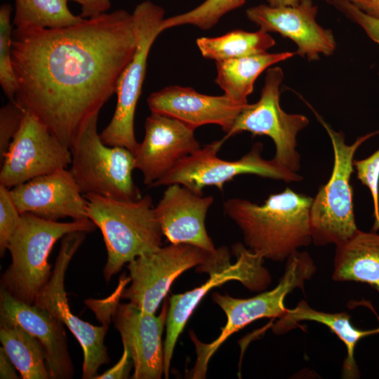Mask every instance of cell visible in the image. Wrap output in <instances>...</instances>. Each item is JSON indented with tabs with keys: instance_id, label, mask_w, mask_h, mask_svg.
<instances>
[{
	"instance_id": "cell-1",
	"label": "cell",
	"mask_w": 379,
	"mask_h": 379,
	"mask_svg": "<svg viewBox=\"0 0 379 379\" xmlns=\"http://www.w3.org/2000/svg\"><path fill=\"white\" fill-rule=\"evenodd\" d=\"M137 43L123 9L61 28H14L15 100L69 148L116 93Z\"/></svg>"
},
{
	"instance_id": "cell-2",
	"label": "cell",
	"mask_w": 379,
	"mask_h": 379,
	"mask_svg": "<svg viewBox=\"0 0 379 379\" xmlns=\"http://www.w3.org/2000/svg\"><path fill=\"white\" fill-rule=\"evenodd\" d=\"M313 198L286 187L263 204L232 198L225 213L238 225L246 245L266 259L284 261L312 241L310 208Z\"/></svg>"
},
{
	"instance_id": "cell-3",
	"label": "cell",
	"mask_w": 379,
	"mask_h": 379,
	"mask_svg": "<svg viewBox=\"0 0 379 379\" xmlns=\"http://www.w3.org/2000/svg\"><path fill=\"white\" fill-rule=\"evenodd\" d=\"M84 196L88 217L101 231L105 244L107 260L103 276L107 281L126 263L162 246L163 233L149 195L137 201Z\"/></svg>"
},
{
	"instance_id": "cell-4",
	"label": "cell",
	"mask_w": 379,
	"mask_h": 379,
	"mask_svg": "<svg viewBox=\"0 0 379 379\" xmlns=\"http://www.w3.org/2000/svg\"><path fill=\"white\" fill-rule=\"evenodd\" d=\"M95 228L90 219L61 222L22 213L19 226L8 246L12 261L1 275V287L17 299L34 304L37 295L51 277L48 260L56 241L67 234L90 232Z\"/></svg>"
},
{
	"instance_id": "cell-5",
	"label": "cell",
	"mask_w": 379,
	"mask_h": 379,
	"mask_svg": "<svg viewBox=\"0 0 379 379\" xmlns=\"http://www.w3.org/2000/svg\"><path fill=\"white\" fill-rule=\"evenodd\" d=\"M327 131L333 150V166L328 182L313 198L310 208L312 242L317 246L340 244L359 230L354 212L353 190L350 178L354 172V157L357 149L379 131L360 136L352 144L345 142L342 131H334L314 112Z\"/></svg>"
},
{
	"instance_id": "cell-6",
	"label": "cell",
	"mask_w": 379,
	"mask_h": 379,
	"mask_svg": "<svg viewBox=\"0 0 379 379\" xmlns=\"http://www.w3.org/2000/svg\"><path fill=\"white\" fill-rule=\"evenodd\" d=\"M316 271L314 261L306 251H296L286 260L285 272L272 290L249 298H235L213 293V300L227 316V323L218 337L210 343L199 340L194 333L190 337L196 347L197 360L192 378H204L209 360L219 347L233 333L261 318H281L286 311L284 299L295 288L304 289L305 281Z\"/></svg>"
},
{
	"instance_id": "cell-7",
	"label": "cell",
	"mask_w": 379,
	"mask_h": 379,
	"mask_svg": "<svg viewBox=\"0 0 379 379\" xmlns=\"http://www.w3.org/2000/svg\"><path fill=\"white\" fill-rule=\"evenodd\" d=\"M230 258L225 246L213 253L185 244L161 246L128 262L131 285L123 291L121 297L145 312L155 314L172 284L182 272L197 266V271L211 274L230 264Z\"/></svg>"
},
{
	"instance_id": "cell-8",
	"label": "cell",
	"mask_w": 379,
	"mask_h": 379,
	"mask_svg": "<svg viewBox=\"0 0 379 379\" xmlns=\"http://www.w3.org/2000/svg\"><path fill=\"white\" fill-rule=\"evenodd\" d=\"M95 117L69 147L70 172L84 195L96 194L121 201L142 196L133 180L135 157L129 149L105 145Z\"/></svg>"
},
{
	"instance_id": "cell-9",
	"label": "cell",
	"mask_w": 379,
	"mask_h": 379,
	"mask_svg": "<svg viewBox=\"0 0 379 379\" xmlns=\"http://www.w3.org/2000/svg\"><path fill=\"white\" fill-rule=\"evenodd\" d=\"M224 142L222 138L215 140L183 158L150 187L179 184L203 195L204 187L214 186L222 191L226 182L242 174H253L286 182L303 179L298 173L279 165L273 159H263L261 142L255 143L238 160L221 159L217 154Z\"/></svg>"
},
{
	"instance_id": "cell-10",
	"label": "cell",
	"mask_w": 379,
	"mask_h": 379,
	"mask_svg": "<svg viewBox=\"0 0 379 379\" xmlns=\"http://www.w3.org/2000/svg\"><path fill=\"white\" fill-rule=\"evenodd\" d=\"M164 13L162 7L150 1L140 3L132 13L138 30L136 49L119 78L117 102L112 118L100 133L105 145L125 147L133 154L139 145L134 131L135 112L145 77L149 51L163 32Z\"/></svg>"
},
{
	"instance_id": "cell-11",
	"label": "cell",
	"mask_w": 379,
	"mask_h": 379,
	"mask_svg": "<svg viewBox=\"0 0 379 379\" xmlns=\"http://www.w3.org/2000/svg\"><path fill=\"white\" fill-rule=\"evenodd\" d=\"M283 79L281 67L267 69L260 99L244 108L222 139L225 141L242 132L267 135L275 145L273 159L298 173L300 156L297 150V135L309 124V119L302 114H288L281 107L280 86Z\"/></svg>"
},
{
	"instance_id": "cell-12",
	"label": "cell",
	"mask_w": 379,
	"mask_h": 379,
	"mask_svg": "<svg viewBox=\"0 0 379 379\" xmlns=\"http://www.w3.org/2000/svg\"><path fill=\"white\" fill-rule=\"evenodd\" d=\"M86 233L74 232L62 237L53 272L47 284L37 295L34 304L50 312L73 333L84 352L82 378L94 379L99 368L109 361L104 344L108 326H93L72 314L65 290V272Z\"/></svg>"
},
{
	"instance_id": "cell-13",
	"label": "cell",
	"mask_w": 379,
	"mask_h": 379,
	"mask_svg": "<svg viewBox=\"0 0 379 379\" xmlns=\"http://www.w3.org/2000/svg\"><path fill=\"white\" fill-rule=\"evenodd\" d=\"M232 250L237 258L234 264L230 263L211 273L207 281L200 286L170 298L164 347L166 378H168L171 361L179 335L194 309L210 290L229 281H238L252 291H264L270 284L271 276L263 265V257L241 243L234 244Z\"/></svg>"
},
{
	"instance_id": "cell-14",
	"label": "cell",
	"mask_w": 379,
	"mask_h": 379,
	"mask_svg": "<svg viewBox=\"0 0 379 379\" xmlns=\"http://www.w3.org/2000/svg\"><path fill=\"white\" fill-rule=\"evenodd\" d=\"M0 185L11 189L70 165L72 155L47 127L26 111L20 129L1 160Z\"/></svg>"
},
{
	"instance_id": "cell-15",
	"label": "cell",
	"mask_w": 379,
	"mask_h": 379,
	"mask_svg": "<svg viewBox=\"0 0 379 379\" xmlns=\"http://www.w3.org/2000/svg\"><path fill=\"white\" fill-rule=\"evenodd\" d=\"M169 303L165 300L158 316L141 310L135 305L117 302L112 312L114 327L134 366L133 379H159L164 369L161 337Z\"/></svg>"
},
{
	"instance_id": "cell-16",
	"label": "cell",
	"mask_w": 379,
	"mask_h": 379,
	"mask_svg": "<svg viewBox=\"0 0 379 379\" xmlns=\"http://www.w3.org/2000/svg\"><path fill=\"white\" fill-rule=\"evenodd\" d=\"M317 6L312 0H300L294 6L273 7L260 4L246 11L248 19L266 32H277L297 46L296 54L317 60L331 55L336 48L334 36L316 21Z\"/></svg>"
},
{
	"instance_id": "cell-17",
	"label": "cell",
	"mask_w": 379,
	"mask_h": 379,
	"mask_svg": "<svg viewBox=\"0 0 379 379\" xmlns=\"http://www.w3.org/2000/svg\"><path fill=\"white\" fill-rule=\"evenodd\" d=\"M194 130L166 115L152 113L145 122V136L134 154L135 167L149 187L183 158L199 149Z\"/></svg>"
},
{
	"instance_id": "cell-18",
	"label": "cell",
	"mask_w": 379,
	"mask_h": 379,
	"mask_svg": "<svg viewBox=\"0 0 379 379\" xmlns=\"http://www.w3.org/2000/svg\"><path fill=\"white\" fill-rule=\"evenodd\" d=\"M20 213L58 221L67 217L86 220L88 201L69 170L62 168L11 189Z\"/></svg>"
},
{
	"instance_id": "cell-19",
	"label": "cell",
	"mask_w": 379,
	"mask_h": 379,
	"mask_svg": "<svg viewBox=\"0 0 379 379\" xmlns=\"http://www.w3.org/2000/svg\"><path fill=\"white\" fill-rule=\"evenodd\" d=\"M15 324L34 336L46 351V367L51 379H69L74 366L68 351L65 324L47 310L24 302L0 287V325Z\"/></svg>"
},
{
	"instance_id": "cell-20",
	"label": "cell",
	"mask_w": 379,
	"mask_h": 379,
	"mask_svg": "<svg viewBox=\"0 0 379 379\" xmlns=\"http://www.w3.org/2000/svg\"><path fill=\"white\" fill-rule=\"evenodd\" d=\"M147 102L152 113L173 117L194 129L206 124L218 125L225 133L248 104L238 102L225 94L208 95L179 86L152 93Z\"/></svg>"
},
{
	"instance_id": "cell-21",
	"label": "cell",
	"mask_w": 379,
	"mask_h": 379,
	"mask_svg": "<svg viewBox=\"0 0 379 379\" xmlns=\"http://www.w3.org/2000/svg\"><path fill=\"white\" fill-rule=\"evenodd\" d=\"M213 202L211 196L204 197L179 185H168L155 207V218L171 244H185L209 252L216 248L209 237L205 220Z\"/></svg>"
},
{
	"instance_id": "cell-22",
	"label": "cell",
	"mask_w": 379,
	"mask_h": 379,
	"mask_svg": "<svg viewBox=\"0 0 379 379\" xmlns=\"http://www.w3.org/2000/svg\"><path fill=\"white\" fill-rule=\"evenodd\" d=\"M301 321H313L326 326L345 344L347 357L342 369L345 378H357L359 372L354 359V350L359 340L369 335L379 333V328L361 330L351 323L350 316L346 312L328 313L312 308L305 300H300L295 307L286 309L283 317L273 324L274 333H285L296 326Z\"/></svg>"
},
{
	"instance_id": "cell-23",
	"label": "cell",
	"mask_w": 379,
	"mask_h": 379,
	"mask_svg": "<svg viewBox=\"0 0 379 379\" xmlns=\"http://www.w3.org/2000/svg\"><path fill=\"white\" fill-rule=\"evenodd\" d=\"M332 279L365 283L379 293V234L358 230L336 245Z\"/></svg>"
},
{
	"instance_id": "cell-24",
	"label": "cell",
	"mask_w": 379,
	"mask_h": 379,
	"mask_svg": "<svg viewBox=\"0 0 379 379\" xmlns=\"http://www.w3.org/2000/svg\"><path fill=\"white\" fill-rule=\"evenodd\" d=\"M295 54L281 52L245 56L216 61L215 82L231 99L247 104V97L253 92L254 83L260 74L274 64L286 60Z\"/></svg>"
},
{
	"instance_id": "cell-25",
	"label": "cell",
	"mask_w": 379,
	"mask_h": 379,
	"mask_svg": "<svg viewBox=\"0 0 379 379\" xmlns=\"http://www.w3.org/2000/svg\"><path fill=\"white\" fill-rule=\"evenodd\" d=\"M3 348L23 379H48L46 351L34 335L15 324L0 325Z\"/></svg>"
},
{
	"instance_id": "cell-26",
	"label": "cell",
	"mask_w": 379,
	"mask_h": 379,
	"mask_svg": "<svg viewBox=\"0 0 379 379\" xmlns=\"http://www.w3.org/2000/svg\"><path fill=\"white\" fill-rule=\"evenodd\" d=\"M197 45L202 56L215 62L267 53L274 46L271 35L259 29H235L216 37H200Z\"/></svg>"
},
{
	"instance_id": "cell-27",
	"label": "cell",
	"mask_w": 379,
	"mask_h": 379,
	"mask_svg": "<svg viewBox=\"0 0 379 379\" xmlns=\"http://www.w3.org/2000/svg\"><path fill=\"white\" fill-rule=\"evenodd\" d=\"M69 0H15L13 25L16 29H56L73 25L84 18L69 9Z\"/></svg>"
},
{
	"instance_id": "cell-28",
	"label": "cell",
	"mask_w": 379,
	"mask_h": 379,
	"mask_svg": "<svg viewBox=\"0 0 379 379\" xmlns=\"http://www.w3.org/2000/svg\"><path fill=\"white\" fill-rule=\"evenodd\" d=\"M246 0H205L194 8L164 20L161 28L165 29L180 25H191L201 29L213 27L226 13L241 7Z\"/></svg>"
},
{
	"instance_id": "cell-29",
	"label": "cell",
	"mask_w": 379,
	"mask_h": 379,
	"mask_svg": "<svg viewBox=\"0 0 379 379\" xmlns=\"http://www.w3.org/2000/svg\"><path fill=\"white\" fill-rule=\"evenodd\" d=\"M11 11L9 4H4L0 8V84L8 100H15L18 92L12 61Z\"/></svg>"
},
{
	"instance_id": "cell-30",
	"label": "cell",
	"mask_w": 379,
	"mask_h": 379,
	"mask_svg": "<svg viewBox=\"0 0 379 379\" xmlns=\"http://www.w3.org/2000/svg\"><path fill=\"white\" fill-rule=\"evenodd\" d=\"M357 178L369 190L373 203V231L379 230V149L368 157L354 160Z\"/></svg>"
},
{
	"instance_id": "cell-31",
	"label": "cell",
	"mask_w": 379,
	"mask_h": 379,
	"mask_svg": "<svg viewBox=\"0 0 379 379\" xmlns=\"http://www.w3.org/2000/svg\"><path fill=\"white\" fill-rule=\"evenodd\" d=\"M21 220L11 194V189L0 185V255L4 257Z\"/></svg>"
},
{
	"instance_id": "cell-32",
	"label": "cell",
	"mask_w": 379,
	"mask_h": 379,
	"mask_svg": "<svg viewBox=\"0 0 379 379\" xmlns=\"http://www.w3.org/2000/svg\"><path fill=\"white\" fill-rule=\"evenodd\" d=\"M26 110L15 100H8L0 109V159L20 128Z\"/></svg>"
},
{
	"instance_id": "cell-33",
	"label": "cell",
	"mask_w": 379,
	"mask_h": 379,
	"mask_svg": "<svg viewBox=\"0 0 379 379\" xmlns=\"http://www.w3.org/2000/svg\"><path fill=\"white\" fill-rule=\"evenodd\" d=\"M358 24L368 36L379 45V19L365 13L350 0H325Z\"/></svg>"
},
{
	"instance_id": "cell-34",
	"label": "cell",
	"mask_w": 379,
	"mask_h": 379,
	"mask_svg": "<svg viewBox=\"0 0 379 379\" xmlns=\"http://www.w3.org/2000/svg\"><path fill=\"white\" fill-rule=\"evenodd\" d=\"M80 6V16L83 18L95 17L107 13L111 7L110 0H69Z\"/></svg>"
},
{
	"instance_id": "cell-35",
	"label": "cell",
	"mask_w": 379,
	"mask_h": 379,
	"mask_svg": "<svg viewBox=\"0 0 379 379\" xmlns=\"http://www.w3.org/2000/svg\"><path fill=\"white\" fill-rule=\"evenodd\" d=\"M130 359L131 358L128 350L124 347V352L119 361L102 374L97 375L94 379H123L128 378L131 368Z\"/></svg>"
},
{
	"instance_id": "cell-36",
	"label": "cell",
	"mask_w": 379,
	"mask_h": 379,
	"mask_svg": "<svg viewBox=\"0 0 379 379\" xmlns=\"http://www.w3.org/2000/svg\"><path fill=\"white\" fill-rule=\"evenodd\" d=\"M14 365L9 359L3 347H0V378L16 379L18 378L14 369Z\"/></svg>"
},
{
	"instance_id": "cell-37",
	"label": "cell",
	"mask_w": 379,
	"mask_h": 379,
	"mask_svg": "<svg viewBox=\"0 0 379 379\" xmlns=\"http://www.w3.org/2000/svg\"><path fill=\"white\" fill-rule=\"evenodd\" d=\"M365 13L379 19V0H350Z\"/></svg>"
},
{
	"instance_id": "cell-38",
	"label": "cell",
	"mask_w": 379,
	"mask_h": 379,
	"mask_svg": "<svg viewBox=\"0 0 379 379\" xmlns=\"http://www.w3.org/2000/svg\"><path fill=\"white\" fill-rule=\"evenodd\" d=\"M268 5L273 7L284 6H294L300 2V0H266Z\"/></svg>"
}]
</instances>
